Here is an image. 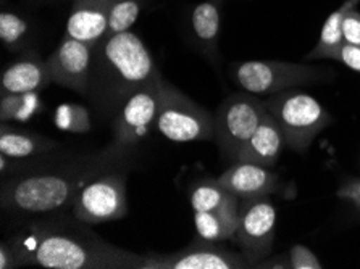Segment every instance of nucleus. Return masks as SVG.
I'll use <instances>...</instances> for the list:
<instances>
[{
    "mask_svg": "<svg viewBox=\"0 0 360 269\" xmlns=\"http://www.w3.org/2000/svg\"><path fill=\"white\" fill-rule=\"evenodd\" d=\"M16 266L51 269L144 268L146 256L107 244L92 232L52 223L32 224L10 242Z\"/></svg>",
    "mask_w": 360,
    "mask_h": 269,
    "instance_id": "1",
    "label": "nucleus"
},
{
    "mask_svg": "<svg viewBox=\"0 0 360 269\" xmlns=\"http://www.w3.org/2000/svg\"><path fill=\"white\" fill-rule=\"evenodd\" d=\"M160 76L143 41L131 31L120 32L94 47L87 91L97 105L118 113L134 92Z\"/></svg>",
    "mask_w": 360,
    "mask_h": 269,
    "instance_id": "2",
    "label": "nucleus"
},
{
    "mask_svg": "<svg viewBox=\"0 0 360 269\" xmlns=\"http://www.w3.org/2000/svg\"><path fill=\"white\" fill-rule=\"evenodd\" d=\"M96 171L75 176L34 174L13 179L2 188L4 210L21 213H51L75 203L86 184L96 179Z\"/></svg>",
    "mask_w": 360,
    "mask_h": 269,
    "instance_id": "3",
    "label": "nucleus"
},
{
    "mask_svg": "<svg viewBox=\"0 0 360 269\" xmlns=\"http://www.w3.org/2000/svg\"><path fill=\"white\" fill-rule=\"evenodd\" d=\"M265 105L281 126L286 145L297 153L307 150L315 137L333 122L317 98L304 92H278L266 98Z\"/></svg>",
    "mask_w": 360,
    "mask_h": 269,
    "instance_id": "4",
    "label": "nucleus"
},
{
    "mask_svg": "<svg viewBox=\"0 0 360 269\" xmlns=\"http://www.w3.org/2000/svg\"><path fill=\"white\" fill-rule=\"evenodd\" d=\"M155 128L173 142L210 140L215 136V118L163 79Z\"/></svg>",
    "mask_w": 360,
    "mask_h": 269,
    "instance_id": "5",
    "label": "nucleus"
},
{
    "mask_svg": "<svg viewBox=\"0 0 360 269\" xmlns=\"http://www.w3.org/2000/svg\"><path fill=\"white\" fill-rule=\"evenodd\" d=\"M266 113L265 100L249 92H238L226 97L217 110L215 142L223 155L234 163Z\"/></svg>",
    "mask_w": 360,
    "mask_h": 269,
    "instance_id": "6",
    "label": "nucleus"
},
{
    "mask_svg": "<svg viewBox=\"0 0 360 269\" xmlns=\"http://www.w3.org/2000/svg\"><path fill=\"white\" fill-rule=\"evenodd\" d=\"M233 78L249 94L274 96L323 78V70L276 60H250L236 65Z\"/></svg>",
    "mask_w": 360,
    "mask_h": 269,
    "instance_id": "7",
    "label": "nucleus"
},
{
    "mask_svg": "<svg viewBox=\"0 0 360 269\" xmlns=\"http://www.w3.org/2000/svg\"><path fill=\"white\" fill-rule=\"evenodd\" d=\"M276 210L270 195L239 199L238 228L233 240L249 265H259L270 255L275 240Z\"/></svg>",
    "mask_w": 360,
    "mask_h": 269,
    "instance_id": "8",
    "label": "nucleus"
},
{
    "mask_svg": "<svg viewBox=\"0 0 360 269\" xmlns=\"http://www.w3.org/2000/svg\"><path fill=\"white\" fill-rule=\"evenodd\" d=\"M73 215L81 223L101 224L128 215L127 181L120 174H103L86 184L73 203Z\"/></svg>",
    "mask_w": 360,
    "mask_h": 269,
    "instance_id": "9",
    "label": "nucleus"
},
{
    "mask_svg": "<svg viewBox=\"0 0 360 269\" xmlns=\"http://www.w3.org/2000/svg\"><path fill=\"white\" fill-rule=\"evenodd\" d=\"M162 82L163 78L160 76L150 84L141 87L123 103V107L117 113L115 122H113L117 144H138L157 124Z\"/></svg>",
    "mask_w": 360,
    "mask_h": 269,
    "instance_id": "10",
    "label": "nucleus"
},
{
    "mask_svg": "<svg viewBox=\"0 0 360 269\" xmlns=\"http://www.w3.org/2000/svg\"><path fill=\"white\" fill-rule=\"evenodd\" d=\"M199 237L170 255H146L143 269H239L250 266L243 255Z\"/></svg>",
    "mask_w": 360,
    "mask_h": 269,
    "instance_id": "11",
    "label": "nucleus"
},
{
    "mask_svg": "<svg viewBox=\"0 0 360 269\" xmlns=\"http://www.w3.org/2000/svg\"><path fill=\"white\" fill-rule=\"evenodd\" d=\"M92 52L94 47L89 44L65 36L57 51L47 60L53 82L78 94H86L91 78Z\"/></svg>",
    "mask_w": 360,
    "mask_h": 269,
    "instance_id": "12",
    "label": "nucleus"
},
{
    "mask_svg": "<svg viewBox=\"0 0 360 269\" xmlns=\"http://www.w3.org/2000/svg\"><path fill=\"white\" fill-rule=\"evenodd\" d=\"M217 183L231 192L238 199H254L276 194L280 190V178L270 168L255 163L234 162L233 166L218 176Z\"/></svg>",
    "mask_w": 360,
    "mask_h": 269,
    "instance_id": "13",
    "label": "nucleus"
},
{
    "mask_svg": "<svg viewBox=\"0 0 360 269\" xmlns=\"http://www.w3.org/2000/svg\"><path fill=\"white\" fill-rule=\"evenodd\" d=\"M112 0H75L68 16L67 36L96 47L107 32Z\"/></svg>",
    "mask_w": 360,
    "mask_h": 269,
    "instance_id": "14",
    "label": "nucleus"
},
{
    "mask_svg": "<svg viewBox=\"0 0 360 269\" xmlns=\"http://www.w3.org/2000/svg\"><path fill=\"white\" fill-rule=\"evenodd\" d=\"M285 147L286 137L283 134L281 126L266 110L259 128L255 129L252 137L245 142L241 152L238 153L236 162L255 163L265 168H274L276 162L280 160Z\"/></svg>",
    "mask_w": 360,
    "mask_h": 269,
    "instance_id": "15",
    "label": "nucleus"
},
{
    "mask_svg": "<svg viewBox=\"0 0 360 269\" xmlns=\"http://www.w3.org/2000/svg\"><path fill=\"white\" fill-rule=\"evenodd\" d=\"M53 82L47 60L36 55L21 58L4 71L2 96L23 94V92H39Z\"/></svg>",
    "mask_w": 360,
    "mask_h": 269,
    "instance_id": "16",
    "label": "nucleus"
},
{
    "mask_svg": "<svg viewBox=\"0 0 360 269\" xmlns=\"http://www.w3.org/2000/svg\"><path fill=\"white\" fill-rule=\"evenodd\" d=\"M239 200L214 211H194V223L198 235L202 239L223 242L233 239L238 228Z\"/></svg>",
    "mask_w": 360,
    "mask_h": 269,
    "instance_id": "17",
    "label": "nucleus"
},
{
    "mask_svg": "<svg viewBox=\"0 0 360 269\" xmlns=\"http://www.w3.org/2000/svg\"><path fill=\"white\" fill-rule=\"evenodd\" d=\"M360 0H346L336 12H333L326 23L323 25V29L320 32V39L317 46L312 48L305 60H338L340 58V51L345 44V37H342V21L347 15L349 10L356 8Z\"/></svg>",
    "mask_w": 360,
    "mask_h": 269,
    "instance_id": "18",
    "label": "nucleus"
},
{
    "mask_svg": "<svg viewBox=\"0 0 360 269\" xmlns=\"http://www.w3.org/2000/svg\"><path fill=\"white\" fill-rule=\"evenodd\" d=\"M57 147V142L44 136L20 133V131L7 128V124H2L0 131V152L5 153L8 158H26L39 153L49 152Z\"/></svg>",
    "mask_w": 360,
    "mask_h": 269,
    "instance_id": "19",
    "label": "nucleus"
},
{
    "mask_svg": "<svg viewBox=\"0 0 360 269\" xmlns=\"http://www.w3.org/2000/svg\"><path fill=\"white\" fill-rule=\"evenodd\" d=\"M191 26L202 46L215 51L220 32V12L214 2H202L194 8Z\"/></svg>",
    "mask_w": 360,
    "mask_h": 269,
    "instance_id": "20",
    "label": "nucleus"
},
{
    "mask_svg": "<svg viewBox=\"0 0 360 269\" xmlns=\"http://www.w3.org/2000/svg\"><path fill=\"white\" fill-rule=\"evenodd\" d=\"M239 199L231 192L223 189L217 181H200L189 194V202L194 211H214L230 205Z\"/></svg>",
    "mask_w": 360,
    "mask_h": 269,
    "instance_id": "21",
    "label": "nucleus"
},
{
    "mask_svg": "<svg viewBox=\"0 0 360 269\" xmlns=\"http://www.w3.org/2000/svg\"><path fill=\"white\" fill-rule=\"evenodd\" d=\"M42 102L37 92L7 94L0 100V119L7 122H28L34 114L41 113Z\"/></svg>",
    "mask_w": 360,
    "mask_h": 269,
    "instance_id": "22",
    "label": "nucleus"
},
{
    "mask_svg": "<svg viewBox=\"0 0 360 269\" xmlns=\"http://www.w3.org/2000/svg\"><path fill=\"white\" fill-rule=\"evenodd\" d=\"M141 13V0H112L105 37L129 31ZM103 37V39H105Z\"/></svg>",
    "mask_w": 360,
    "mask_h": 269,
    "instance_id": "23",
    "label": "nucleus"
},
{
    "mask_svg": "<svg viewBox=\"0 0 360 269\" xmlns=\"http://www.w3.org/2000/svg\"><path fill=\"white\" fill-rule=\"evenodd\" d=\"M53 122L60 131H67L73 134H86L92 128L91 112L83 105L76 103H65L56 110Z\"/></svg>",
    "mask_w": 360,
    "mask_h": 269,
    "instance_id": "24",
    "label": "nucleus"
},
{
    "mask_svg": "<svg viewBox=\"0 0 360 269\" xmlns=\"http://www.w3.org/2000/svg\"><path fill=\"white\" fill-rule=\"evenodd\" d=\"M28 32V25L18 15L2 12L0 15V39L8 48H15Z\"/></svg>",
    "mask_w": 360,
    "mask_h": 269,
    "instance_id": "25",
    "label": "nucleus"
},
{
    "mask_svg": "<svg viewBox=\"0 0 360 269\" xmlns=\"http://www.w3.org/2000/svg\"><path fill=\"white\" fill-rule=\"evenodd\" d=\"M289 268L292 269H321V263L315 254L304 245H294L289 251Z\"/></svg>",
    "mask_w": 360,
    "mask_h": 269,
    "instance_id": "26",
    "label": "nucleus"
},
{
    "mask_svg": "<svg viewBox=\"0 0 360 269\" xmlns=\"http://www.w3.org/2000/svg\"><path fill=\"white\" fill-rule=\"evenodd\" d=\"M342 37L346 44L360 47V12L356 8L349 10L342 21Z\"/></svg>",
    "mask_w": 360,
    "mask_h": 269,
    "instance_id": "27",
    "label": "nucleus"
},
{
    "mask_svg": "<svg viewBox=\"0 0 360 269\" xmlns=\"http://www.w3.org/2000/svg\"><path fill=\"white\" fill-rule=\"evenodd\" d=\"M338 62L345 63L346 67L360 73V47L345 42L340 51V58H338Z\"/></svg>",
    "mask_w": 360,
    "mask_h": 269,
    "instance_id": "28",
    "label": "nucleus"
},
{
    "mask_svg": "<svg viewBox=\"0 0 360 269\" xmlns=\"http://www.w3.org/2000/svg\"><path fill=\"white\" fill-rule=\"evenodd\" d=\"M338 195L341 199H346L352 202L360 210V179H351L341 185V189L338 190Z\"/></svg>",
    "mask_w": 360,
    "mask_h": 269,
    "instance_id": "29",
    "label": "nucleus"
},
{
    "mask_svg": "<svg viewBox=\"0 0 360 269\" xmlns=\"http://www.w3.org/2000/svg\"><path fill=\"white\" fill-rule=\"evenodd\" d=\"M16 268V260L13 255V250L10 244L2 242L0 244V269H12Z\"/></svg>",
    "mask_w": 360,
    "mask_h": 269,
    "instance_id": "30",
    "label": "nucleus"
}]
</instances>
